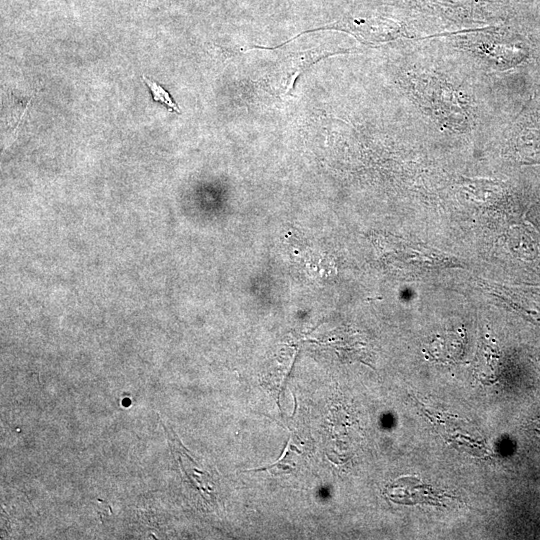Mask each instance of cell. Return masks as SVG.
Returning <instances> with one entry per match:
<instances>
[{
	"instance_id": "6da1fadb",
	"label": "cell",
	"mask_w": 540,
	"mask_h": 540,
	"mask_svg": "<svg viewBox=\"0 0 540 540\" xmlns=\"http://www.w3.org/2000/svg\"><path fill=\"white\" fill-rule=\"evenodd\" d=\"M147 87L150 89L153 100L157 103H160L166 106L171 111L180 113V110L177 104L174 102L173 98L167 90H165L158 83L151 81L146 76L142 77Z\"/></svg>"
}]
</instances>
